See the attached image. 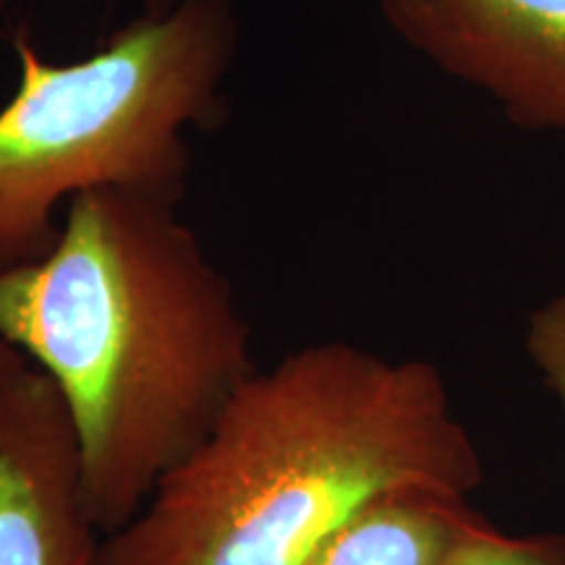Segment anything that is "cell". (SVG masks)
Listing matches in <instances>:
<instances>
[{
    "instance_id": "cell-1",
    "label": "cell",
    "mask_w": 565,
    "mask_h": 565,
    "mask_svg": "<svg viewBox=\"0 0 565 565\" xmlns=\"http://www.w3.org/2000/svg\"><path fill=\"white\" fill-rule=\"evenodd\" d=\"M179 204L95 189L0 270V341L58 391L97 532L124 529L259 370L225 273Z\"/></svg>"
},
{
    "instance_id": "cell-2",
    "label": "cell",
    "mask_w": 565,
    "mask_h": 565,
    "mask_svg": "<svg viewBox=\"0 0 565 565\" xmlns=\"http://www.w3.org/2000/svg\"><path fill=\"white\" fill-rule=\"evenodd\" d=\"M482 484V454L435 364L309 343L233 393L145 508L103 536V563L301 565L387 492L469 498Z\"/></svg>"
},
{
    "instance_id": "cell-3",
    "label": "cell",
    "mask_w": 565,
    "mask_h": 565,
    "mask_svg": "<svg viewBox=\"0 0 565 565\" xmlns=\"http://www.w3.org/2000/svg\"><path fill=\"white\" fill-rule=\"evenodd\" d=\"M238 45V0L150 3L66 63L19 32V84L0 105V270L51 249L55 215L76 194L121 189L179 204L189 131L223 126Z\"/></svg>"
},
{
    "instance_id": "cell-4",
    "label": "cell",
    "mask_w": 565,
    "mask_h": 565,
    "mask_svg": "<svg viewBox=\"0 0 565 565\" xmlns=\"http://www.w3.org/2000/svg\"><path fill=\"white\" fill-rule=\"evenodd\" d=\"M404 45L515 126L565 134V0H374Z\"/></svg>"
},
{
    "instance_id": "cell-5",
    "label": "cell",
    "mask_w": 565,
    "mask_h": 565,
    "mask_svg": "<svg viewBox=\"0 0 565 565\" xmlns=\"http://www.w3.org/2000/svg\"><path fill=\"white\" fill-rule=\"evenodd\" d=\"M0 565H105L68 414L26 359L0 383Z\"/></svg>"
},
{
    "instance_id": "cell-6",
    "label": "cell",
    "mask_w": 565,
    "mask_h": 565,
    "mask_svg": "<svg viewBox=\"0 0 565 565\" xmlns=\"http://www.w3.org/2000/svg\"><path fill=\"white\" fill-rule=\"evenodd\" d=\"M479 519L469 498L395 490L353 513L301 565H445Z\"/></svg>"
},
{
    "instance_id": "cell-7",
    "label": "cell",
    "mask_w": 565,
    "mask_h": 565,
    "mask_svg": "<svg viewBox=\"0 0 565 565\" xmlns=\"http://www.w3.org/2000/svg\"><path fill=\"white\" fill-rule=\"evenodd\" d=\"M445 565H565V534H505L482 515Z\"/></svg>"
},
{
    "instance_id": "cell-8",
    "label": "cell",
    "mask_w": 565,
    "mask_h": 565,
    "mask_svg": "<svg viewBox=\"0 0 565 565\" xmlns=\"http://www.w3.org/2000/svg\"><path fill=\"white\" fill-rule=\"evenodd\" d=\"M526 353L565 414V291L529 317Z\"/></svg>"
},
{
    "instance_id": "cell-9",
    "label": "cell",
    "mask_w": 565,
    "mask_h": 565,
    "mask_svg": "<svg viewBox=\"0 0 565 565\" xmlns=\"http://www.w3.org/2000/svg\"><path fill=\"white\" fill-rule=\"evenodd\" d=\"M21 359H24V356H21L17 349H11L9 343L0 341V383H3L6 374H9L13 370V364L21 362Z\"/></svg>"
},
{
    "instance_id": "cell-10",
    "label": "cell",
    "mask_w": 565,
    "mask_h": 565,
    "mask_svg": "<svg viewBox=\"0 0 565 565\" xmlns=\"http://www.w3.org/2000/svg\"><path fill=\"white\" fill-rule=\"evenodd\" d=\"M3 3H9V0H0V6ZM150 3H168V0H145V6H150Z\"/></svg>"
}]
</instances>
